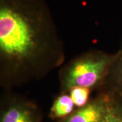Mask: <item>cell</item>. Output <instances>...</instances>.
Listing matches in <instances>:
<instances>
[{
	"mask_svg": "<svg viewBox=\"0 0 122 122\" xmlns=\"http://www.w3.org/2000/svg\"><path fill=\"white\" fill-rule=\"evenodd\" d=\"M89 88L83 87H75L71 89L68 92L74 102L75 107L77 108L83 107L90 101L89 96L91 92Z\"/></svg>",
	"mask_w": 122,
	"mask_h": 122,
	"instance_id": "cell-8",
	"label": "cell"
},
{
	"mask_svg": "<svg viewBox=\"0 0 122 122\" xmlns=\"http://www.w3.org/2000/svg\"><path fill=\"white\" fill-rule=\"evenodd\" d=\"M97 94L87 105L79 108L62 122H102L110 97L109 91L99 88Z\"/></svg>",
	"mask_w": 122,
	"mask_h": 122,
	"instance_id": "cell-4",
	"label": "cell"
},
{
	"mask_svg": "<svg viewBox=\"0 0 122 122\" xmlns=\"http://www.w3.org/2000/svg\"><path fill=\"white\" fill-rule=\"evenodd\" d=\"M117 52L91 50L83 53L63 66L59 71L61 93L75 87L98 90L105 83Z\"/></svg>",
	"mask_w": 122,
	"mask_h": 122,
	"instance_id": "cell-2",
	"label": "cell"
},
{
	"mask_svg": "<svg viewBox=\"0 0 122 122\" xmlns=\"http://www.w3.org/2000/svg\"><path fill=\"white\" fill-rule=\"evenodd\" d=\"M107 91L110 93V97L102 122H122V98L112 92Z\"/></svg>",
	"mask_w": 122,
	"mask_h": 122,
	"instance_id": "cell-7",
	"label": "cell"
},
{
	"mask_svg": "<svg viewBox=\"0 0 122 122\" xmlns=\"http://www.w3.org/2000/svg\"><path fill=\"white\" fill-rule=\"evenodd\" d=\"M64 46L43 0H0V86L11 90L62 65Z\"/></svg>",
	"mask_w": 122,
	"mask_h": 122,
	"instance_id": "cell-1",
	"label": "cell"
},
{
	"mask_svg": "<svg viewBox=\"0 0 122 122\" xmlns=\"http://www.w3.org/2000/svg\"><path fill=\"white\" fill-rule=\"evenodd\" d=\"M0 122H39L37 107L25 98L5 96Z\"/></svg>",
	"mask_w": 122,
	"mask_h": 122,
	"instance_id": "cell-3",
	"label": "cell"
},
{
	"mask_svg": "<svg viewBox=\"0 0 122 122\" xmlns=\"http://www.w3.org/2000/svg\"><path fill=\"white\" fill-rule=\"evenodd\" d=\"M117 52V57L101 87L112 92L122 98V47Z\"/></svg>",
	"mask_w": 122,
	"mask_h": 122,
	"instance_id": "cell-5",
	"label": "cell"
},
{
	"mask_svg": "<svg viewBox=\"0 0 122 122\" xmlns=\"http://www.w3.org/2000/svg\"><path fill=\"white\" fill-rule=\"evenodd\" d=\"M75 107L69 93H61L53 102L50 109V117L54 119H65L74 111Z\"/></svg>",
	"mask_w": 122,
	"mask_h": 122,
	"instance_id": "cell-6",
	"label": "cell"
}]
</instances>
